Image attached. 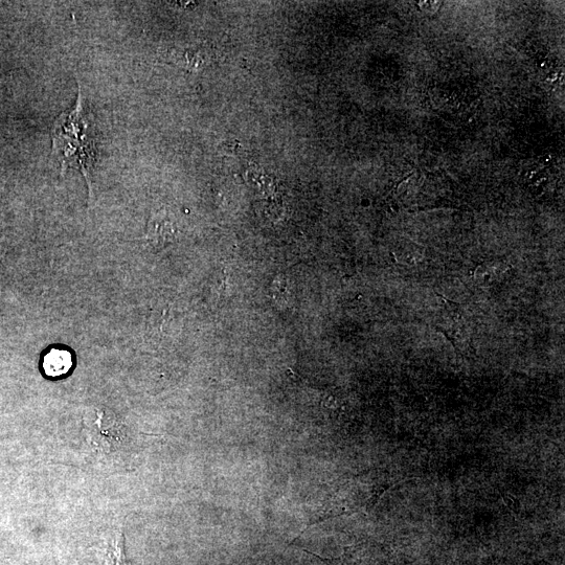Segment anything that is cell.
I'll use <instances>...</instances> for the list:
<instances>
[{
  "label": "cell",
  "mask_w": 565,
  "mask_h": 565,
  "mask_svg": "<svg viewBox=\"0 0 565 565\" xmlns=\"http://www.w3.org/2000/svg\"><path fill=\"white\" fill-rule=\"evenodd\" d=\"M89 130L90 123L80 90L75 109L64 113L54 124L53 152L61 163L63 173L67 168L81 171L92 194L89 170L94 163V142Z\"/></svg>",
  "instance_id": "cell-1"
},
{
  "label": "cell",
  "mask_w": 565,
  "mask_h": 565,
  "mask_svg": "<svg viewBox=\"0 0 565 565\" xmlns=\"http://www.w3.org/2000/svg\"><path fill=\"white\" fill-rule=\"evenodd\" d=\"M43 370L49 377H61L73 367L72 354L66 350L52 349L43 358Z\"/></svg>",
  "instance_id": "cell-2"
},
{
  "label": "cell",
  "mask_w": 565,
  "mask_h": 565,
  "mask_svg": "<svg viewBox=\"0 0 565 565\" xmlns=\"http://www.w3.org/2000/svg\"><path fill=\"white\" fill-rule=\"evenodd\" d=\"M102 565H131L126 557L125 540L122 532L113 534L101 553Z\"/></svg>",
  "instance_id": "cell-3"
},
{
  "label": "cell",
  "mask_w": 565,
  "mask_h": 565,
  "mask_svg": "<svg viewBox=\"0 0 565 565\" xmlns=\"http://www.w3.org/2000/svg\"><path fill=\"white\" fill-rule=\"evenodd\" d=\"M440 5H441V3H439V2H420L419 3V7L422 9V11L427 12V13H433V12L438 11Z\"/></svg>",
  "instance_id": "cell-4"
}]
</instances>
